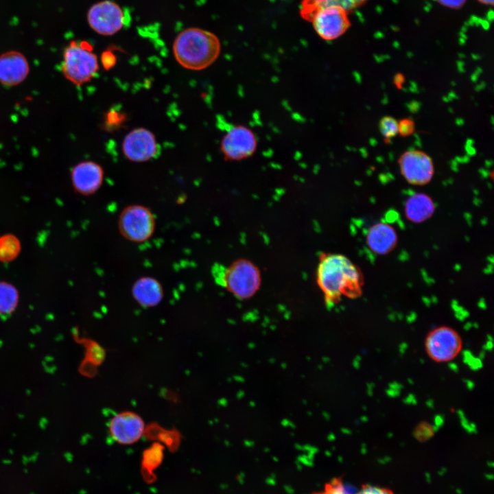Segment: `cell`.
<instances>
[{
  "label": "cell",
  "mask_w": 494,
  "mask_h": 494,
  "mask_svg": "<svg viewBox=\"0 0 494 494\" xmlns=\"http://www.w3.org/2000/svg\"><path fill=\"white\" fill-rule=\"evenodd\" d=\"M316 275L318 286L329 304L339 302L342 296L355 298L362 295V272L344 255H323L318 263Z\"/></svg>",
  "instance_id": "obj_1"
},
{
  "label": "cell",
  "mask_w": 494,
  "mask_h": 494,
  "mask_svg": "<svg viewBox=\"0 0 494 494\" xmlns=\"http://www.w3.org/2000/svg\"><path fill=\"white\" fill-rule=\"evenodd\" d=\"M220 41L212 32L189 27L180 32L173 44L176 61L184 68L200 71L211 66L220 53Z\"/></svg>",
  "instance_id": "obj_2"
},
{
  "label": "cell",
  "mask_w": 494,
  "mask_h": 494,
  "mask_svg": "<svg viewBox=\"0 0 494 494\" xmlns=\"http://www.w3.org/2000/svg\"><path fill=\"white\" fill-rule=\"evenodd\" d=\"M213 275L220 285L242 299L253 296L261 283L258 268L244 259L235 261L227 267L215 265Z\"/></svg>",
  "instance_id": "obj_3"
},
{
  "label": "cell",
  "mask_w": 494,
  "mask_h": 494,
  "mask_svg": "<svg viewBox=\"0 0 494 494\" xmlns=\"http://www.w3.org/2000/svg\"><path fill=\"white\" fill-rule=\"evenodd\" d=\"M98 69L97 57L89 43L73 40L64 49L61 71L72 84L81 86L89 82Z\"/></svg>",
  "instance_id": "obj_4"
},
{
  "label": "cell",
  "mask_w": 494,
  "mask_h": 494,
  "mask_svg": "<svg viewBox=\"0 0 494 494\" xmlns=\"http://www.w3.org/2000/svg\"><path fill=\"white\" fill-rule=\"evenodd\" d=\"M156 219L152 211L141 204H131L125 207L119 214L118 229L126 239L141 243L148 240L154 234Z\"/></svg>",
  "instance_id": "obj_5"
},
{
  "label": "cell",
  "mask_w": 494,
  "mask_h": 494,
  "mask_svg": "<svg viewBox=\"0 0 494 494\" xmlns=\"http://www.w3.org/2000/svg\"><path fill=\"white\" fill-rule=\"evenodd\" d=\"M89 26L97 34L110 36L118 32L126 22V14L115 2L104 0L93 4L89 10Z\"/></svg>",
  "instance_id": "obj_6"
},
{
  "label": "cell",
  "mask_w": 494,
  "mask_h": 494,
  "mask_svg": "<svg viewBox=\"0 0 494 494\" xmlns=\"http://www.w3.org/2000/svg\"><path fill=\"white\" fill-rule=\"evenodd\" d=\"M257 148V140L249 128L233 126L223 137L220 149L226 160L241 161L252 156Z\"/></svg>",
  "instance_id": "obj_7"
},
{
  "label": "cell",
  "mask_w": 494,
  "mask_h": 494,
  "mask_svg": "<svg viewBox=\"0 0 494 494\" xmlns=\"http://www.w3.org/2000/svg\"><path fill=\"white\" fill-rule=\"evenodd\" d=\"M398 163L401 175L410 184L424 185L429 183L434 176L433 161L421 150L405 151L399 157Z\"/></svg>",
  "instance_id": "obj_8"
},
{
  "label": "cell",
  "mask_w": 494,
  "mask_h": 494,
  "mask_svg": "<svg viewBox=\"0 0 494 494\" xmlns=\"http://www.w3.org/2000/svg\"><path fill=\"white\" fill-rule=\"evenodd\" d=\"M461 338L452 328L440 327L432 330L427 336L425 348L430 357L436 362L453 360L460 351Z\"/></svg>",
  "instance_id": "obj_9"
},
{
  "label": "cell",
  "mask_w": 494,
  "mask_h": 494,
  "mask_svg": "<svg viewBox=\"0 0 494 494\" xmlns=\"http://www.w3.org/2000/svg\"><path fill=\"white\" fill-rule=\"evenodd\" d=\"M317 34L325 40L340 37L350 26L347 12L343 9L329 6L316 12L311 21Z\"/></svg>",
  "instance_id": "obj_10"
},
{
  "label": "cell",
  "mask_w": 494,
  "mask_h": 494,
  "mask_svg": "<svg viewBox=\"0 0 494 494\" xmlns=\"http://www.w3.org/2000/svg\"><path fill=\"white\" fill-rule=\"evenodd\" d=\"M155 135L149 130L138 128L131 130L124 137L122 151L124 156L132 162H145L152 158L158 152Z\"/></svg>",
  "instance_id": "obj_11"
},
{
  "label": "cell",
  "mask_w": 494,
  "mask_h": 494,
  "mask_svg": "<svg viewBox=\"0 0 494 494\" xmlns=\"http://www.w3.org/2000/svg\"><path fill=\"white\" fill-rule=\"evenodd\" d=\"M145 425L143 419L132 412L116 414L110 422L111 437L121 445H130L139 440L143 434Z\"/></svg>",
  "instance_id": "obj_12"
},
{
  "label": "cell",
  "mask_w": 494,
  "mask_h": 494,
  "mask_svg": "<svg viewBox=\"0 0 494 494\" xmlns=\"http://www.w3.org/2000/svg\"><path fill=\"white\" fill-rule=\"evenodd\" d=\"M71 184L74 190L84 196L95 193L104 181V169L102 166L91 161H83L71 169Z\"/></svg>",
  "instance_id": "obj_13"
},
{
  "label": "cell",
  "mask_w": 494,
  "mask_h": 494,
  "mask_svg": "<svg viewBox=\"0 0 494 494\" xmlns=\"http://www.w3.org/2000/svg\"><path fill=\"white\" fill-rule=\"evenodd\" d=\"M30 72L25 56L17 51H8L0 55V84L13 86L23 82Z\"/></svg>",
  "instance_id": "obj_14"
},
{
  "label": "cell",
  "mask_w": 494,
  "mask_h": 494,
  "mask_svg": "<svg viewBox=\"0 0 494 494\" xmlns=\"http://www.w3.org/2000/svg\"><path fill=\"white\" fill-rule=\"evenodd\" d=\"M398 235L395 228L389 224L379 222L373 224L366 234V244L377 255H384L397 246Z\"/></svg>",
  "instance_id": "obj_15"
},
{
  "label": "cell",
  "mask_w": 494,
  "mask_h": 494,
  "mask_svg": "<svg viewBox=\"0 0 494 494\" xmlns=\"http://www.w3.org/2000/svg\"><path fill=\"white\" fill-rule=\"evenodd\" d=\"M131 291L134 299L143 307L156 306L164 296L161 283L156 279L149 276L137 279Z\"/></svg>",
  "instance_id": "obj_16"
},
{
  "label": "cell",
  "mask_w": 494,
  "mask_h": 494,
  "mask_svg": "<svg viewBox=\"0 0 494 494\" xmlns=\"http://www.w3.org/2000/svg\"><path fill=\"white\" fill-rule=\"evenodd\" d=\"M434 211L433 200L424 193L411 194L405 203V215L409 221L415 224H421L430 219Z\"/></svg>",
  "instance_id": "obj_17"
},
{
  "label": "cell",
  "mask_w": 494,
  "mask_h": 494,
  "mask_svg": "<svg viewBox=\"0 0 494 494\" xmlns=\"http://www.w3.org/2000/svg\"><path fill=\"white\" fill-rule=\"evenodd\" d=\"M366 0H302L300 14L309 22L316 12L321 8L329 6L338 7L346 12L362 4Z\"/></svg>",
  "instance_id": "obj_18"
},
{
  "label": "cell",
  "mask_w": 494,
  "mask_h": 494,
  "mask_svg": "<svg viewBox=\"0 0 494 494\" xmlns=\"http://www.w3.org/2000/svg\"><path fill=\"white\" fill-rule=\"evenodd\" d=\"M19 294L15 285L6 281H0V314H10L16 309Z\"/></svg>",
  "instance_id": "obj_19"
},
{
  "label": "cell",
  "mask_w": 494,
  "mask_h": 494,
  "mask_svg": "<svg viewBox=\"0 0 494 494\" xmlns=\"http://www.w3.org/2000/svg\"><path fill=\"white\" fill-rule=\"evenodd\" d=\"M21 245L16 236L12 234L0 235V261L9 262L17 257Z\"/></svg>",
  "instance_id": "obj_20"
},
{
  "label": "cell",
  "mask_w": 494,
  "mask_h": 494,
  "mask_svg": "<svg viewBox=\"0 0 494 494\" xmlns=\"http://www.w3.org/2000/svg\"><path fill=\"white\" fill-rule=\"evenodd\" d=\"M379 130L384 138H393L398 134V121L391 116H384L379 122Z\"/></svg>",
  "instance_id": "obj_21"
},
{
  "label": "cell",
  "mask_w": 494,
  "mask_h": 494,
  "mask_svg": "<svg viewBox=\"0 0 494 494\" xmlns=\"http://www.w3.org/2000/svg\"><path fill=\"white\" fill-rule=\"evenodd\" d=\"M310 494H346V491L342 479L334 478L325 484L322 490Z\"/></svg>",
  "instance_id": "obj_22"
},
{
  "label": "cell",
  "mask_w": 494,
  "mask_h": 494,
  "mask_svg": "<svg viewBox=\"0 0 494 494\" xmlns=\"http://www.w3.org/2000/svg\"><path fill=\"white\" fill-rule=\"evenodd\" d=\"M355 494H395L394 492L386 487L380 486L363 484Z\"/></svg>",
  "instance_id": "obj_23"
},
{
  "label": "cell",
  "mask_w": 494,
  "mask_h": 494,
  "mask_svg": "<svg viewBox=\"0 0 494 494\" xmlns=\"http://www.w3.org/2000/svg\"><path fill=\"white\" fill-rule=\"evenodd\" d=\"M415 130V124L412 119L404 118L398 121V133L402 137L412 135Z\"/></svg>",
  "instance_id": "obj_24"
},
{
  "label": "cell",
  "mask_w": 494,
  "mask_h": 494,
  "mask_svg": "<svg viewBox=\"0 0 494 494\" xmlns=\"http://www.w3.org/2000/svg\"><path fill=\"white\" fill-rule=\"evenodd\" d=\"M434 432L431 425L426 422H421L416 427L414 435L417 439L424 440L425 439L430 438Z\"/></svg>",
  "instance_id": "obj_25"
},
{
  "label": "cell",
  "mask_w": 494,
  "mask_h": 494,
  "mask_svg": "<svg viewBox=\"0 0 494 494\" xmlns=\"http://www.w3.org/2000/svg\"><path fill=\"white\" fill-rule=\"evenodd\" d=\"M457 414L460 419L461 425L464 430H466L469 433L477 432L475 424L468 420L462 410H458Z\"/></svg>",
  "instance_id": "obj_26"
},
{
  "label": "cell",
  "mask_w": 494,
  "mask_h": 494,
  "mask_svg": "<svg viewBox=\"0 0 494 494\" xmlns=\"http://www.w3.org/2000/svg\"><path fill=\"white\" fill-rule=\"evenodd\" d=\"M101 61L104 67L106 69H109L115 65L116 60L115 56L112 53L108 51L103 53Z\"/></svg>",
  "instance_id": "obj_27"
},
{
  "label": "cell",
  "mask_w": 494,
  "mask_h": 494,
  "mask_svg": "<svg viewBox=\"0 0 494 494\" xmlns=\"http://www.w3.org/2000/svg\"><path fill=\"white\" fill-rule=\"evenodd\" d=\"M440 4L450 8H458L464 4L466 0H436Z\"/></svg>",
  "instance_id": "obj_28"
},
{
  "label": "cell",
  "mask_w": 494,
  "mask_h": 494,
  "mask_svg": "<svg viewBox=\"0 0 494 494\" xmlns=\"http://www.w3.org/2000/svg\"><path fill=\"white\" fill-rule=\"evenodd\" d=\"M482 361L480 358L473 355L467 361L466 364H467L471 370H478L483 367Z\"/></svg>",
  "instance_id": "obj_29"
},
{
  "label": "cell",
  "mask_w": 494,
  "mask_h": 494,
  "mask_svg": "<svg viewBox=\"0 0 494 494\" xmlns=\"http://www.w3.org/2000/svg\"><path fill=\"white\" fill-rule=\"evenodd\" d=\"M434 425H432L434 432L437 431L445 423V417L443 415L438 414L434 417Z\"/></svg>",
  "instance_id": "obj_30"
},
{
  "label": "cell",
  "mask_w": 494,
  "mask_h": 494,
  "mask_svg": "<svg viewBox=\"0 0 494 494\" xmlns=\"http://www.w3.org/2000/svg\"><path fill=\"white\" fill-rule=\"evenodd\" d=\"M120 120V115L117 112H110L107 115V121L109 124H116Z\"/></svg>",
  "instance_id": "obj_31"
},
{
  "label": "cell",
  "mask_w": 494,
  "mask_h": 494,
  "mask_svg": "<svg viewBox=\"0 0 494 494\" xmlns=\"http://www.w3.org/2000/svg\"><path fill=\"white\" fill-rule=\"evenodd\" d=\"M403 402L407 405H416L418 401L414 395L409 394L403 399Z\"/></svg>",
  "instance_id": "obj_32"
},
{
  "label": "cell",
  "mask_w": 494,
  "mask_h": 494,
  "mask_svg": "<svg viewBox=\"0 0 494 494\" xmlns=\"http://www.w3.org/2000/svg\"><path fill=\"white\" fill-rule=\"evenodd\" d=\"M493 348V338L491 335H487V340L486 343L482 346L484 351H491Z\"/></svg>",
  "instance_id": "obj_33"
},
{
  "label": "cell",
  "mask_w": 494,
  "mask_h": 494,
  "mask_svg": "<svg viewBox=\"0 0 494 494\" xmlns=\"http://www.w3.org/2000/svg\"><path fill=\"white\" fill-rule=\"evenodd\" d=\"M400 393H401L400 390H394V389L389 388H388L386 390V395L391 398H395V397H399Z\"/></svg>",
  "instance_id": "obj_34"
},
{
  "label": "cell",
  "mask_w": 494,
  "mask_h": 494,
  "mask_svg": "<svg viewBox=\"0 0 494 494\" xmlns=\"http://www.w3.org/2000/svg\"><path fill=\"white\" fill-rule=\"evenodd\" d=\"M388 388L401 391L403 386L401 384L394 381L388 384Z\"/></svg>",
  "instance_id": "obj_35"
},
{
  "label": "cell",
  "mask_w": 494,
  "mask_h": 494,
  "mask_svg": "<svg viewBox=\"0 0 494 494\" xmlns=\"http://www.w3.org/2000/svg\"><path fill=\"white\" fill-rule=\"evenodd\" d=\"M463 382L464 383L467 388L469 390H472L474 388L475 384L472 380L469 379H464Z\"/></svg>",
  "instance_id": "obj_36"
},
{
  "label": "cell",
  "mask_w": 494,
  "mask_h": 494,
  "mask_svg": "<svg viewBox=\"0 0 494 494\" xmlns=\"http://www.w3.org/2000/svg\"><path fill=\"white\" fill-rule=\"evenodd\" d=\"M408 348V345L406 342H403L399 345V352L400 355H403Z\"/></svg>",
  "instance_id": "obj_37"
},
{
  "label": "cell",
  "mask_w": 494,
  "mask_h": 494,
  "mask_svg": "<svg viewBox=\"0 0 494 494\" xmlns=\"http://www.w3.org/2000/svg\"><path fill=\"white\" fill-rule=\"evenodd\" d=\"M375 388V384L373 382H369L367 384V394L369 397L373 396V389Z\"/></svg>",
  "instance_id": "obj_38"
},
{
  "label": "cell",
  "mask_w": 494,
  "mask_h": 494,
  "mask_svg": "<svg viewBox=\"0 0 494 494\" xmlns=\"http://www.w3.org/2000/svg\"><path fill=\"white\" fill-rule=\"evenodd\" d=\"M448 368L454 373L458 372V366L454 362H449Z\"/></svg>",
  "instance_id": "obj_39"
},
{
  "label": "cell",
  "mask_w": 494,
  "mask_h": 494,
  "mask_svg": "<svg viewBox=\"0 0 494 494\" xmlns=\"http://www.w3.org/2000/svg\"><path fill=\"white\" fill-rule=\"evenodd\" d=\"M426 406L429 408L433 409L434 408V401L432 399H428L426 401Z\"/></svg>",
  "instance_id": "obj_40"
},
{
  "label": "cell",
  "mask_w": 494,
  "mask_h": 494,
  "mask_svg": "<svg viewBox=\"0 0 494 494\" xmlns=\"http://www.w3.org/2000/svg\"><path fill=\"white\" fill-rule=\"evenodd\" d=\"M480 2L486 5H493V0H478Z\"/></svg>",
  "instance_id": "obj_41"
},
{
  "label": "cell",
  "mask_w": 494,
  "mask_h": 494,
  "mask_svg": "<svg viewBox=\"0 0 494 494\" xmlns=\"http://www.w3.org/2000/svg\"><path fill=\"white\" fill-rule=\"evenodd\" d=\"M486 355V351L482 350L480 352L478 358H480L481 360H484Z\"/></svg>",
  "instance_id": "obj_42"
},
{
  "label": "cell",
  "mask_w": 494,
  "mask_h": 494,
  "mask_svg": "<svg viewBox=\"0 0 494 494\" xmlns=\"http://www.w3.org/2000/svg\"><path fill=\"white\" fill-rule=\"evenodd\" d=\"M471 327V325H470V323H467V324L464 326V330L467 331V330H469Z\"/></svg>",
  "instance_id": "obj_43"
},
{
  "label": "cell",
  "mask_w": 494,
  "mask_h": 494,
  "mask_svg": "<svg viewBox=\"0 0 494 494\" xmlns=\"http://www.w3.org/2000/svg\"><path fill=\"white\" fill-rule=\"evenodd\" d=\"M408 382L410 385H413V384H414V381H413L412 379H410V378H408Z\"/></svg>",
  "instance_id": "obj_44"
},
{
  "label": "cell",
  "mask_w": 494,
  "mask_h": 494,
  "mask_svg": "<svg viewBox=\"0 0 494 494\" xmlns=\"http://www.w3.org/2000/svg\"><path fill=\"white\" fill-rule=\"evenodd\" d=\"M421 364H423L425 361H424V360H421Z\"/></svg>",
  "instance_id": "obj_45"
}]
</instances>
